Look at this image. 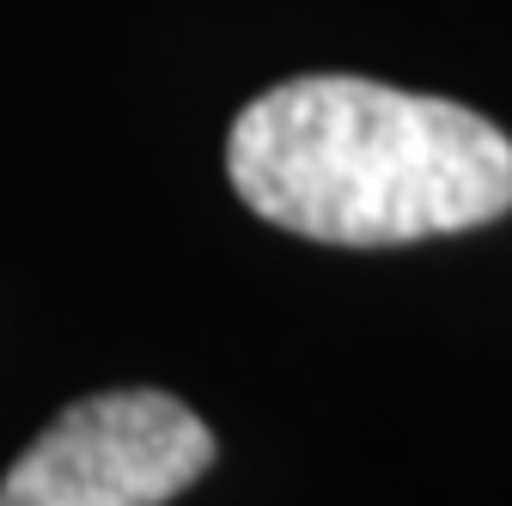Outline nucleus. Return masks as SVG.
Wrapping results in <instances>:
<instances>
[{
  "label": "nucleus",
  "instance_id": "1",
  "mask_svg": "<svg viewBox=\"0 0 512 506\" xmlns=\"http://www.w3.org/2000/svg\"><path fill=\"white\" fill-rule=\"evenodd\" d=\"M226 177L281 232L391 250L500 220L512 208V141L452 98L305 74L238 110Z\"/></svg>",
  "mask_w": 512,
  "mask_h": 506
},
{
  "label": "nucleus",
  "instance_id": "2",
  "mask_svg": "<svg viewBox=\"0 0 512 506\" xmlns=\"http://www.w3.org/2000/svg\"><path fill=\"white\" fill-rule=\"evenodd\" d=\"M214 464L208 421L165 391L68 403L0 482V506H165Z\"/></svg>",
  "mask_w": 512,
  "mask_h": 506
}]
</instances>
